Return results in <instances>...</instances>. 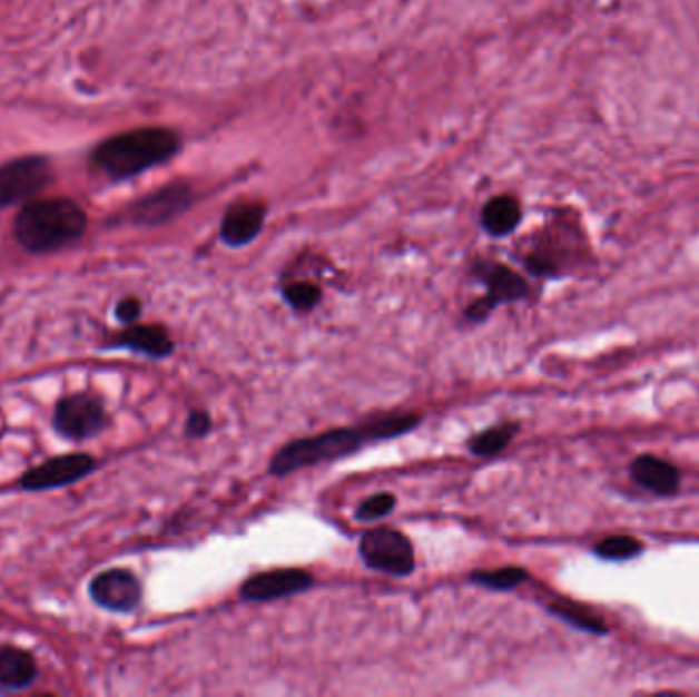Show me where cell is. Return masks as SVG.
I'll return each mask as SVG.
<instances>
[{
  "mask_svg": "<svg viewBox=\"0 0 699 697\" xmlns=\"http://www.w3.org/2000/svg\"><path fill=\"white\" fill-rule=\"evenodd\" d=\"M420 424L422 415L415 411H385L366 418L361 424L332 428L317 436L299 438L276 452L268 464V473L287 477L315 464L339 461L364 446L403 436Z\"/></svg>",
  "mask_w": 699,
  "mask_h": 697,
  "instance_id": "obj_1",
  "label": "cell"
},
{
  "mask_svg": "<svg viewBox=\"0 0 699 697\" xmlns=\"http://www.w3.org/2000/svg\"><path fill=\"white\" fill-rule=\"evenodd\" d=\"M180 148L175 131L146 127L102 141L95 151V163L115 180L141 175L158 164L168 163Z\"/></svg>",
  "mask_w": 699,
  "mask_h": 697,
  "instance_id": "obj_2",
  "label": "cell"
},
{
  "mask_svg": "<svg viewBox=\"0 0 699 697\" xmlns=\"http://www.w3.org/2000/svg\"><path fill=\"white\" fill-rule=\"evenodd\" d=\"M85 229L87 215L72 200H38L19 213L14 236L27 252L46 254L75 244Z\"/></svg>",
  "mask_w": 699,
  "mask_h": 697,
  "instance_id": "obj_3",
  "label": "cell"
},
{
  "mask_svg": "<svg viewBox=\"0 0 699 697\" xmlns=\"http://www.w3.org/2000/svg\"><path fill=\"white\" fill-rule=\"evenodd\" d=\"M358 552L364 565L378 573L407 577L415 571L412 542L400 530L393 528L366 530L361 538Z\"/></svg>",
  "mask_w": 699,
  "mask_h": 697,
  "instance_id": "obj_4",
  "label": "cell"
},
{
  "mask_svg": "<svg viewBox=\"0 0 699 697\" xmlns=\"http://www.w3.org/2000/svg\"><path fill=\"white\" fill-rule=\"evenodd\" d=\"M473 273L479 278V283H483L488 288L485 297L473 301L471 307L464 313L466 320L476 324L488 320L491 312L498 310L501 303L525 300L530 293L524 278L500 262H479Z\"/></svg>",
  "mask_w": 699,
  "mask_h": 697,
  "instance_id": "obj_5",
  "label": "cell"
},
{
  "mask_svg": "<svg viewBox=\"0 0 699 697\" xmlns=\"http://www.w3.org/2000/svg\"><path fill=\"white\" fill-rule=\"evenodd\" d=\"M109 424L107 411L100 401L87 393H76L58 401L53 411V428L68 440H88L97 436Z\"/></svg>",
  "mask_w": 699,
  "mask_h": 697,
  "instance_id": "obj_6",
  "label": "cell"
},
{
  "mask_svg": "<svg viewBox=\"0 0 699 697\" xmlns=\"http://www.w3.org/2000/svg\"><path fill=\"white\" fill-rule=\"evenodd\" d=\"M95 469H97V461L88 454L76 452V454L53 457L50 461L29 469L21 477V487L26 491H50L58 487L72 485L76 481L88 477Z\"/></svg>",
  "mask_w": 699,
  "mask_h": 697,
  "instance_id": "obj_7",
  "label": "cell"
},
{
  "mask_svg": "<svg viewBox=\"0 0 699 697\" xmlns=\"http://www.w3.org/2000/svg\"><path fill=\"white\" fill-rule=\"evenodd\" d=\"M51 168L43 158H19L0 168V207L13 205L39 193L50 183Z\"/></svg>",
  "mask_w": 699,
  "mask_h": 697,
  "instance_id": "obj_8",
  "label": "cell"
},
{
  "mask_svg": "<svg viewBox=\"0 0 699 697\" xmlns=\"http://www.w3.org/2000/svg\"><path fill=\"white\" fill-rule=\"evenodd\" d=\"M315 579L309 571L303 569H275L264 573L252 575L242 587L239 596L246 601H276L309 591Z\"/></svg>",
  "mask_w": 699,
  "mask_h": 697,
  "instance_id": "obj_9",
  "label": "cell"
},
{
  "mask_svg": "<svg viewBox=\"0 0 699 697\" xmlns=\"http://www.w3.org/2000/svg\"><path fill=\"white\" fill-rule=\"evenodd\" d=\"M88 593L102 610L129 613L138 608L144 589L138 577L131 571L109 569L90 581Z\"/></svg>",
  "mask_w": 699,
  "mask_h": 697,
  "instance_id": "obj_10",
  "label": "cell"
},
{
  "mask_svg": "<svg viewBox=\"0 0 699 697\" xmlns=\"http://www.w3.org/2000/svg\"><path fill=\"white\" fill-rule=\"evenodd\" d=\"M193 190L185 185L164 187L131 207V219L138 225H160L178 217L193 205Z\"/></svg>",
  "mask_w": 699,
  "mask_h": 697,
  "instance_id": "obj_11",
  "label": "cell"
},
{
  "mask_svg": "<svg viewBox=\"0 0 699 697\" xmlns=\"http://www.w3.org/2000/svg\"><path fill=\"white\" fill-rule=\"evenodd\" d=\"M630 477L638 487L659 498H671L681 485V474L673 462L664 461L654 454H640L634 459L630 464Z\"/></svg>",
  "mask_w": 699,
  "mask_h": 697,
  "instance_id": "obj_12",
  "label": "cell"
},
{
  "mask_svg": "<svg viewBox=\"0 0 699 697\" xmlns=\"http://www.w3.org/2000/svg\"><path fill=\"white\" fill-rule=\"evenodd\" d=\"M111 348H126L150 359H166L175 352V342L163 325H129L111 336Z\"/></svg>",
  "mask_w": 699,
  "mask_h": 697,
  "instance_id": "obj_13",
  "label": "cell"
},
{
  "mask_svg": "<svg viewBox=\"0 0 699 697\" xmlns=\"http://www.w3.org/2000/svg\"><path fill=\"white\" fill-rule=\"evenodd\" d=\"M266 207L260 203H239L225 213L221 239L232 248H242L254 242L263 232Z\"/></svg>",
  "mask_w": 699,
  "mask_h": 697,
  "instance_id": "obj_14",
  "label": "cell"
},
{
  "mask_svg": "<svg viewBox=\"0 0 699 697\" xmlns=\"http://www.w3.org/2000/svg\"><path fill=\"white\" fill-rule=\"evenodd\" d=\"M38 677L36 659L21 648L0 650V691H23Z\"/></svg>",
  "mask_w": 699,
  "mask_h": 697,
  "instance_id": "obj_15",
  "label": "cell"
},
{
  "mask_svg": "<svg viewBox=\"0 0 699 697\" xmlns=\"http://www.w3.org/2000/svg\"><path fill=\"white\" fill-rule=\"evenodd\" d=\"M522 222V207L510 195L493 197L481 213V224L493 237H505Z\"/></svg>",
  "mask_w": 699,
  "mask_h": 697,
  "instance_id": "obj_16",
  "label": "cell"
},
{
  "mask_svg": "<svg viewBox=\"0 0 699 697\" xmlns=\"http://www.w3.org/2000/svg\"><path fill=\"white\" fill-rule=\"evenodd\" d=\"M518 432H520V425L513 424V422L493 425V428H488V430H483V432H479V434L471 438L469 440V450H471V454L481 457V459L498 457L512 444V440Z\"/></svg>",
  "mask_w": 699,
  "mask_h": 697,
  "instance_id": "obj_17",
  "label": "cell"
},
{
  "mask_svg": "<svg viewBox=\"0 0 699 697\" xmlns=\"http://www.w3.org/2000/svg\"><path fill=\"white\" fill-rule=\"evenodd\" d=\"M642 550H644L642 542L634 536L628 534L608 536L593 547L595 557L612 562L630 561L638 554H642Z\"/></svg>",
  "mask_w": 699,
  "mask_h": 697,
  "instance_id": "obj_18",
  "label": "cell"
},
{
  "mask_svg": "<svg viewBox=\"0 0 699 697\" xmlns=\"http://www.w3.org/2000/svg\"><path fill=\"white\" fill-rule=\"evenodd\" d=\"M528 577L530 575L522 567H501L493 571H475L471 573V581L491 591H512L515 587L525 583Z\"/></svg>",
  "mask_w": 699,
  "mask_h": 697,
  "instance_id": "obj_19",
  "label": "cell"
},
{
  "mask_svg": "<svg viewBox=\"0 0 699 697\" xmlns=\"http://www.w3.org/2000/svg\"><path fill=\"white\" fill-rule=\"evenodd\" d=\"M549 610L552 611L557 618H561V620L571 624V626L579 628V630H585V632H591V635H606V632H608V626L601 622L598 616H593L591 611L581 608V606H577V603L554 601V603H550Z\"/></svg>",
  "mask_w": 699,
  "mask_h": 697,
  "instance_id": "obj_20",
  "label": "cell"
},
{
  "mask_svg": "<svg viewBox=\"0 0 699 697\" xmlns=\"http://www.w3.org/2000/svg\"><path fill=\"white\" fill-rule=\"evenodd\" d=\"M283 297L295 312H312L322 301V287L309 281H297L283 288Z\"/></svg>",
  "mask_w": 699,
  "mask_h": 697,
  "instance_id": "obj_21",
  "label": "cell"
},
{
  "mask_svg": "<svg viewBox=\"0 0 699 697\" xmlns=\"http://www.w3.org/2000/svg\"><path fill=\"white\" fill-rule=\"evenodd\" d=\"M395 508H397V498L393 493H375L364 499L363 503L356 508L354 518L358 522H375L381 518H387Z\"/></svg>",
  "mask_w": 699,
  "mask_h": 697,
  "instance_id": "obj_22",
  "label": "cell"
},
{
  "mask_svg": "<svg viewBox=\"0 0 699 697\" xmlns=\"http://www.w3.org/2000/svg\"><path fill=\"white\" fill-rule=\"evenodd\" d=\"M213 430L211 415L205 410H195L188 413L185 434L188 438H205Z\"/></svg>",
  "mask_w": 699,
  "mask_h": 697,
  "instance_id": "obj_23",
  "label": "cell"
},
{
  "mask_svg": "<svg viewBox=\"0 0 699 697\" xmlns=\"http://www.w3.org/2000/svg\"><path fill=\"white\" fill-rule=\"evenodd\" d=\"M139 315H141V301L136 300V297H126V300L119 301L115 307V317L121 324L131 325L134 322H138Z\"/></svg>",
  "mask_w": 699,
  "mask_h": 697,
  "instance_id": "obj_24",
  "label": "cell"
}]
</instances>
